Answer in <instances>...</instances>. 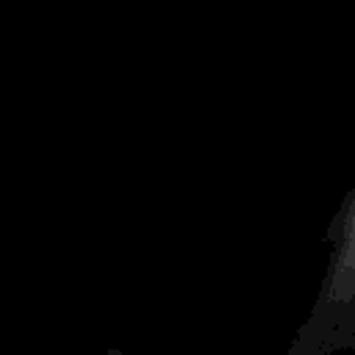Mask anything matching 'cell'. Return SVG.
I'll return each instance as SVG.
<instances>
[]
</instances>
